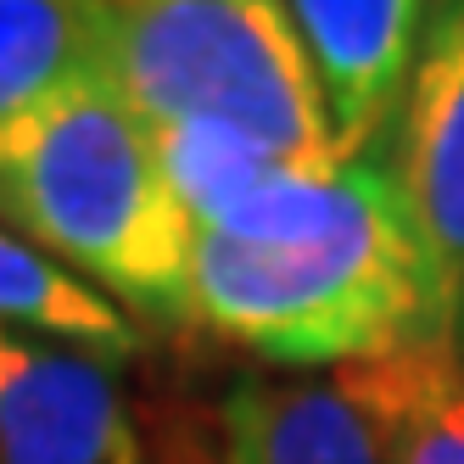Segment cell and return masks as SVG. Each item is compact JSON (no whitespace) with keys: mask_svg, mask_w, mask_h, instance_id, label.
Segmentation results:
<instances>
[{"mask_svg":"<svg viewBox=\"0 0 464 464\" xmlns=\"http://www.w3.org/2000/svg\"><path fill=\"white\" fill-rule=\"evenodd\" d=\"M0 224L112 296L129 319L190 324L196 224L151 129L102 79L0 129Z\"/></svg>","mask_w":464,"mask_h":464,"instance_id":"obj_2","label":"cell"},{"mask_svg":"<svg viewBox=\"0 0 464 464\" xmlns=\"http://www.w3.org/2000/svg\"><path fill=\"white\" fill-rule=\"evenodd\" d=\"M102 84L151 135L224 129L296 162L342 157L285 0H107Z\"/></svg>","mask_w":464,"mask_h":464,"instance_id":"obj_3","label":"cell"},{"mask_svg":"<svg viewBox=\"0 0 464 464\" xmlns=\"http://www.w3.org/2000/svg\"><path fill=\"white\" fill-rule=\"evenodd\" d=\"M107 0H0V129L102 79Z\"/></svg>","mask_w":464,"mask_h":464,"instance_id":"obj_10","label":"cell"},{"mask_svg":"<svg viewBox=\"0 0 464 464\" xmlns=\"http://www.w3.org/2000/svg\"><path fill=\"white\" fill-rule=\"evenodd\" d=\"M448 342L464 353V0H430L425 40L386 135Z\"/></svg>","mask_w":464,"mask_h":464,"instance_id":"obj_4","label":"cell"},{"mask_svg":"<svg viewBox=\"0 0 464 464\" xmlns=\"http://www.w3.org/2000/svg\"><path fill=\"white\" fill-rule=\"evenodd\" d=\"M135 464H208V459H190V453H162V448L151 453V448H140V459H135Z\"/></svg>","mask_w":464,"mask_h":464,"instance_id":"obj_11","label":"cell"},{"mask_svg":"<svg viewBox=\"0 0 464 464\" xmlns=\"http://www.w3.org/2000/svg\"><path fill=\"white\" fill-rule=\"evenodd\" d=\"M370 420L381 464H464V353L409 347L336 370Z\"/></svg>","mask_w":464,"mask_h":464,"instance_id":"obj_8","label":"cell"},{"mask_svg":"<svg viewBox=\"0 0 464 464\" xmlns=\"http://www.w3.org/2000/svg\"><path fill=\"white\" fill-rule=\"evenodd\" d=\"M190 324L285 370L453 347L386 151L285 162L196 224Z\"/></svg>","mask_w":464,"mask_h":464,"instance_id":"obj_1","label":"cell"},{"mask_svg":"<svg viewBox=\"0 0 464 464\" xmlns=\"http://www.w3.org/2000/svg\"><path fill=\"white\" fill-rule=\"evenodd\" d=\"M208 464H381V453L336 370L241 375L218 403Z\"/></svg>","mask_w":464,"mask_h":464,"instance_id":"obj_7","label":"cell"},{"mask_svg":"<svg viewBox=\"0 0 464 464\" xmlns=\"http://www.w3.org/2000/svg\"><path fill=\"white\" fill-rule=\"evenodd\" d=\"M118 363L34 336H0V464H135Z\"/></svg>","mask_w":464,"mask_h":464,"instance_id":"obj_5","label":"cell"},{"mask_svg":"<svg viewBox=\"0 0 464 464\" xmlns=\"http://www.w3.org/2000/svg\"><path fill=\"white\" fill-rule=\"evenodd\" d=\"M324 84L342 157L381 151L403 107L430 0H285Z\"/></svg>","mask_w":464,"mask_h":464,"instance_id":"obj_6","label":"cell"},{"mask_svg":"<svg viewBox=\"0 0 464 464\" xmlns=\"http://www.w3.org/2000/svg\"><path fill=\"white\" fill-rule=\"evenodd\" d=\"M0 336L79 347L107 363H129L146 347L140 319H129L112 296L68 275L56 257L28 246L6 224H0Z\"/></svg>","mask_w":464,"mask_h":464,"instance_id":"obj_9","label":"cell"}]
</instances>
